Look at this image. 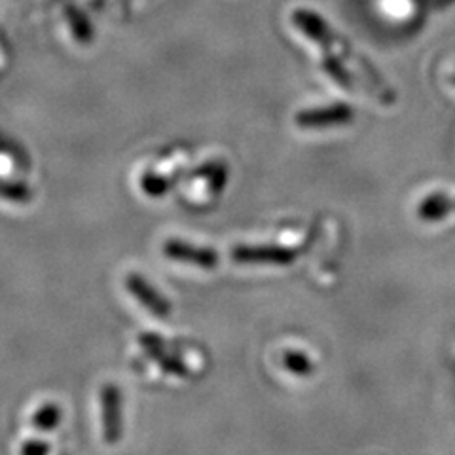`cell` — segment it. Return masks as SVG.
<instances>
[{
	"instance_id": "obj_3",
	"label": "cell",
	"mask_w": 455,
	"mask_h": 455,
	"mask_svg": "<svg viewBox=\"0 0 455 455\" xmlns=\"http://www.w3.org/2000/svg\"><path fill=\"white\" fill-rule=\"evenodd\" d=\"M164 252L167 256H171V259H173V260L197 262V264H204L205 262V252L196 251V249L184 245V243H179V241H165Z\"/></svg>"
},
{
	"instance_id": "obj_1",
	"label": "cell",
	"mask_w": 455,
	"mask_h": 455,
	"mask_svg": "<svg viewBox=\"0 0 455 455\" xmlns=\"http://www.w3.org/2000/svg\"><path fill=\"white\" fill-rule=\"evenodd\" d=\"M122 396L114 386H105L101 389V421L105 443H118L122 433Z\"/></svg>"
},
{
	"instance_id": "obj_5",
	"label": "cell",
	"mask_w": 455,
	"mask_h": 455,
	"mask_svg": "<svg viewBox=\"0 0 455 455\" xmlns=\"http://www.w3.org/2000/svg\"><path fill=\"white\" fill-rule=\"evenodd\" d=\"M44 451H48L46 444H38V443H28L23 448V455H42Z\"/></svg>"
},
{
	"instance_id": "obj_2",
	"label": "cell",
	"mask_w": 455,
	"mask_h": 455,
	"mask_svg": "<svg viewBox=\"0 0 455 455\" xmlns=\"http://www.w3.org/2000/svg\"><path fill=\"white\" fill-rule=\"evenodd\" d=\"M125 284H127V291H130L137 300L145 306L150 313H154V315H158V317H165L167 313L171 311V307H169V302H165L164 298H162V294H158L156 292L150 284L142 279V277H139V275H130L127 277V281H125Z\"/></svg>"
},
{
	"instance_id": "obj_4",
	"label": "cell",
	"mask_w": 455,
	"mask_h": 455,
	"mask_svg": "<svg viewBox=\"0 0 455 455\" xmlns=\"http://www.w3.org/2000/svg\"><path fill=\"white\" fill-rule=\"evenodd\" d=\"M60 419H61V410L57 408V406H53V404L40 408V411H36V416L33 418L35 425L38 427V429H42V431L53 429V427L60 423Z\"/></svg>"
}]
</instances>
